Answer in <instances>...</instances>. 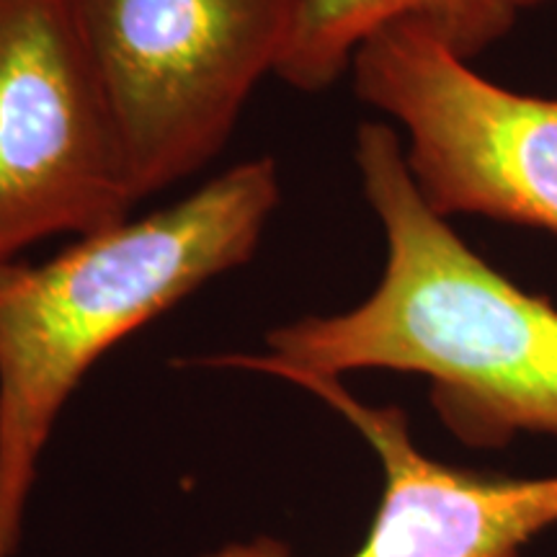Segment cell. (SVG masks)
<instances>
[{
    "instance_id": "obj_2",
    "label": "cell",
    "mask_w": 557,
    "mask_h": 557,
    "mask_svg": "<svg viewBox=\"0 0 557 557\" xmlns=\"http://www.w3.org/2000/svg\"><path fill=\"white\" fill-rule=\"evenodd\" d=\"M282 201L253 158L176 205L75 238L45 263H0V534L16 545L37 465L88 369L207 282L250 261Z\"/></svg>"
},
{
    "instance_id": "obj_9",
    "label": "cell",
    "mask_w": 557,
    "mask_h": 557,
    "mask_svg": "<svg viewBox=\"0 0 557 557\" xmlns=\"http://www.w3.org/2000/svg\"><path fill=\"white\" fill-rule=\"evenodd\" d=\"M13 549H16V547H13L9 540L0 537V557H11V555H13Z\"/></svg>"
},
{
    "instance_id": "obj_5",
    "label": "cell",
    "mask_w": 557,
    "mask_h": 557,
    "mask_svg": "<svg viewBox=\"0 0 557 557\" xmlns=\"http://www.w3.org/2000/svg\"><path fill=\"white\" fill-rule=\"evenodd\" d=\"M107 101L67 0H0V263L135 207Z\"/></svg>"
},
{
    "instance_id": "obj_7",
    "label": "cell",
    "mask_w": 557,
    "mask_h": 557,
    "mask_svg": "<svg viewBox=\"0 0 557 557\" xmlns=\"http://www.w3.org/2000/svg\"><path fill=\"white\" fill-rule=\"evenodd\" d=\"M508 0H302L276 75L292 88L323 90L351 67L361 41L398 18H421L472 60L511 32Z\"/></svg>"
},
{
    "instance_id": "obj_4",
    "label": "cell",
    "mask_w": 557,
    "mask_h": 557,
    "mask_svg": "<svg viewBox=\"0 0 557 557\" xmlns=\"http://www.w3.org/2000/svg\"><path fill=\"white\" fill-rule=\"evenodd\" d=\"M348 70L359 99L400 124L406 165L436 214L557 233V96L483 78L421 18L382 26Z\"/></svg>"
},
{
    "instance_id": "obj_8",
    "label": "cell",
    "mask_w": 557,
    "mask_h": 557,
    "mask_svg": "<svg viewBox=\"0 0 557 557\" xmlns=\"http://www.w3.org/2000/svg\"><path fill=\"white\" fill-rule=\"evenodd\" d=\"M508 3H511V9L519 13V11H524V9H532V5L545 3V0H508Z\"/></svg>"
},
{
    "instance_id": "obj_6",
    "label": "cell",
    "mask_w": 557,
    "mask_h": 557,
    "mask_svg": "<svg viewBox=\"0 0 557 557\" xmlns=\"http://www.w3.org/2000/svg\"><path fill=\"white\" fill-rule=\"evenodd\" d=\"M302 387L344 416L374 449L385 487L372 529L348 557H521L557 527V475L508 478L451 468L418 449L406 410L372 406L338 377L297 374ZM205 557H292L282 542H235Z\"/></svg>"
},
{
    "instance_id": "obj_1",
    "label": "cell",
    "mask_w": 557,
    "mask_h": 557,
    "mask_svg": "<svg viewBox=\"0 0 557 557\" xmlns=\"http://www.w3.org/2000/svg\"><path fill=\"white\" fill-rule=\"evenodd\" d=\"M354 158L385 233V269L372 295L336 315L278 325L263 354L205 364L284 382L361 369L421 374L444 426L470 447L500 449L521 434L557 438L555 305L485 263L423 201L398 129L364 122Z\"/></svg>"
},
{
    "instance_id": "obj_3",
    "label": "cell",
    "mask_w": 557,
    "mask_h": 557,
    "mask_svg": "<svg viewBox=\"0 0 557 557\" xmlns=\"http://www.w3.org/2000/svg\"><path fill=\"white\" fill-rule=\"evenodd\" d=\"M135 201L225 148L302 0H67Z\"/></svg>"
}]
</instances>
